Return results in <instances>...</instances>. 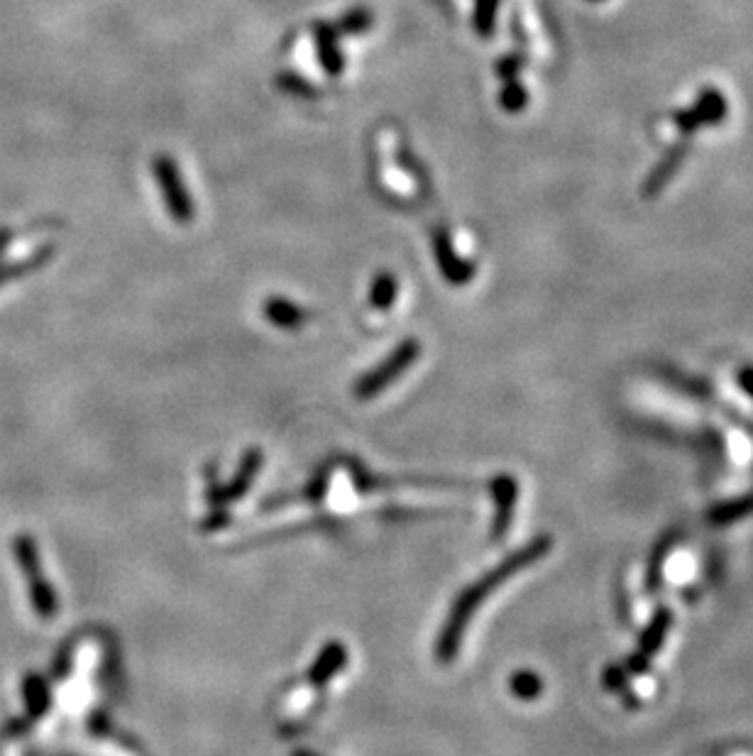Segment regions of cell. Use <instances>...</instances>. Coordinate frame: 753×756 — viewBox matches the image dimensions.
Instances as JSON below:
<instances>
[{"mask_svg":"<svg viewBox=\"0 0 753 756\" xmlns=\"http://www.w3.org/2000/svg\"><path fill=\"white\" fill-rule=\"evenodd\" d=\"M419 353H421L419 341H404V343H401L399 348L394 350V353L389 355V358L377 367V370H372L370 375H365L360 382H357V387H355L357 397H360V399H370V397H375V394H379L382 390H387L389 382L397 380L399 375H404L406 367H409L411 363H414L416 358H419Z\"/></svg>","mask_w":753,"mask_h":756,"instance_id":"obj_2","label":"cell"},{"mask_svg":"<svg viewBox=\"0 0 753 756\" xmlns=\"http://www.w3.org/2000/svg\"><path fill=\"white\" fill-rule=\"evenodd\" d=\"M265 316L274 326L287 328V331H296V328H301L311 319V314L304 306L294 304V301L284 297H269L265 301Z\"/></svg>","mask_w":753,"mask_h":756,"instance_id":"obj_5","label":"cell"},{"mask_svg":"<svg viewBox=\"0 0 753 756\" xmlns=\"http://www.w3.org/2000/svg\"><path fill=\"white\" fill-rule=\"evenodd\" d=\"M399 297V279L392 272H379L372 279V292H370V304L375 311H389L392 304Z\"/></svg>","mask_w":753,"mask_h":756,"instance_id":"obj_6","label":"cell"},{"mask_svg":"<svg viewBox=\"0 0 753 756\" xmlns=\"http://www.w3.org/2000/svg\"><path fill=\"white\" fill-rule=\"evenodd\" d=\"M279 89H284L289 96H299V98H316L318 91H313V86L306 79H301L299 74H291V71H284L282 76L277 79Z\"/></svg>","mask_w":753,"mask_h":756,"instance_id":"obj_9","label":"cell"},{"mask_svg":"<svg viewBox=\"0 0 753 756\" xmlns=\"http://www.w3.org/2000/svg\"><path fill=\"white\" fill-rule=\"evenodd\" d=\"M453 240H450V233L443 226L436 228L433 233V252H436V262L441 267L443 277L453 284H463L475 275V270H470L467 262L460 260L458 255L453 252Z\"/></svg>","mask_w":753,"mask_h":756,"instance_id":"obj_3","label":"cell"},{"mask_svg":"<svg viewBox=\"0 0 753 756\" xmlns=\"http://www.w3.org/2000/svg\"><path fill=\"white\" fill-rule=\"evenodd\" d=\"M494 13H497V0H475V30L480 37H489L494 30Z\"/></svg>","mask_w":753,"mask_h":756,"instance_id":"obj_8","label":"cell"},{"mask_svg":"<svg viewBox=\"0 0 753 756\" xmlns=\"http://www.w3.org/2000/svg\"><path fill=\"white\" fill-rule=\"evenodd\" d=\"M152 174H155V182L162 189V199L167 204L169 216L177 223H189L194 218V201H191L189 189H186L184 177H181L179 164L169 155H157L152 160Z\"/></svg>","mask_w":753,"mask_h":756,"instance_id":"obj_1","label":"cell"},{"mask_svg":"<svg viewBox=\"0 0 753 756\" xmlns=\"http://www.w3.org/2000/svg\"><path fill=\"white\" fill-rule=\"evenodd\" d=\"M372 25H375V15L370 13L367 8H353L348 10V13L343 15V18L335 23V32L338 35H365L367 30H372Z\"/></svg>","mask_w":753,"mask_h":756,"instance_id":"obj_7","label":"cell"},{"mask_svg":"<svg viewBox=\"0 0 753 756\" xmlns=\"http://www.w3.org/2000/svg\"><path fill=\"white\" fill-rule=\"evenodd\" d=\"M338 32L331 23H316L313 25V42H316V52H318V62H321L323 71L333 79H338L345 69V59L340 54V45H338Z\"/></svg>","mask_w":753,"mask_h":756,"instance_id":"obj_4","label":"cell"}]
</instances>
